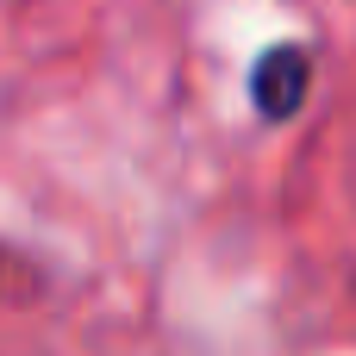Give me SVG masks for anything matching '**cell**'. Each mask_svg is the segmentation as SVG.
<instances>
[{"instance_id":"obj_1","label":"cell","mask_w":356,"mask_h":356,"mask_svg":"<svg viewBox=\"0 0 356 356\" xmlns=\"http://www.w3.org/2000/svg\"><path fill=\"white\" fill-rule=\"evenodd\" d=\"M307 88H313V56L300 44H275L250 69V100L263 119H294L307 106Z\"/></svg>"}]
</instances>
